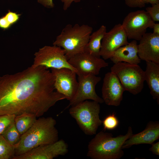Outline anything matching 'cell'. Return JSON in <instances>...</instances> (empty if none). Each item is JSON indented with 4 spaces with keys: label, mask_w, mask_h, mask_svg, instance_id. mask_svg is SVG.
<instances>
[{
    "label": "cell",
    "mask_w": 159,
    "mask_h": 159,
    "mask_svg": "<svg viewBox=\"0 0 159 159\" xmlns=\"http://www.w3.org/2000/svg\"><path fill=\"white\" fill-rule=\"evenodd\" d=\"M54 77L44 67L32 66L0 77V115L24 113L43 115L58 101L66 99L54 91Z\"/></svg>",
    "instance_id": "obj_1"
},
{
    "label": "cell",
    "mask_w": 159,
    "mask_h": 159,
    "mask_svg": "<svg viewBox=\"0 0 159 159\" xmlns=\"http://www.w3.org/2000/svg\"><path fill=\"white\" fill-rule=\"evenodd\" d=\"M53 117H41L37 119L32 126L21 135L14 146V156L24 154L38 147L51 144L58 140V132Z\"/></svg>",
    "instance_id": "obj_2"
},
{
    "label": "cell",
    "mask_w": 159,
    "mask_h": 159,
    "mask_svg": "<svg viewBox=\"0 0 159 159\" xmlns=\"http://www.w3.org/2000/svg\"><path fill=\"white\" fill-rule=\"evenodd\" d=\"M132 134L131 126L125 135L116 137L111 133L100 131L89 142L87 156L92 159H120L124 154L122 145Z\"/></svg>",
    "instance_id": "obj_3"
},
{
    "label": "cell",
    "mask_w": 159,
    "mask_h": 159,
    "mask_svg": "<svg viewBox=\"0 0 159 159\" xmlns=\"http://www.w3.org/2000/svg\"><path fill=\"white\" fill-rule=\"evenodd\" d=\"M92 28L87 24H68L56 37L53 45L62 48L68 60L75 55L84 51Z\"/></svg>",
    "instance_id": "obj_4"
},
{
    "label": "cell",
    "mask_w": 159,
    "mask_h": 159,
    "mask_svg": "<svg viewBox=\"0 0 159 159\" xmlns=\"http://www.w3.org/2000/svg\"><path fill=\"white\" fill-rule=\"evenodd\" d=\"M99 104L95 101L86 100L70 107L69 109L70 115L86 135L96 134L98 128L102 124L99 116Z\"/></svg>",
    "instance_id": "obj_5"
},
{
    "label": "cell",
    "mask_w": 159,
    "mask_h": 159,
    "mask_svg": "<svg viewBox=\"0 0 159 159\" xmlns=\"http://www.w3.org/2000/svg\"><path fill=\"white\" fill-rule=\"evenodd\" d=\"M110 70L117 76L125 91L134 95L142 91L145 81L144 71L138 64L120 62L114 64Z\"/></svg>",
    "instance_id": "obj_6"
},
{
    "label": "cell",
    "mask_w": 159,
    "mask_h": 159,
    "mask_svg": "<svg viewBox=\"0 0 159 159\" xmlns=\"http://www.w3.org/2000/svg\"><path fill=\"white\" fill-rule=\"evenodd\" d=\"M34 56L32 66L33 67L42 66L47 69L67 68L77 73L76 70L68 63L64 50L59 47L54 45L44 46L39 49Z\"/></svg>",
    "instance_id": "obj_7"
},
{
    "label": "cell",
    "mask_w": 159,
    "mask_h": 159,
    "mask_svg": "<svg viewBox=\"0 0 159 159\" xmlns=\"http://www.w3.org/2000/svg\"><path fill=\"white\" fill-rule=\"evenodd\" d=\"M155 23L145 10H138L129 13L121 24L128 39L139 41Z\"/></svg>",
    "instance_id": "obj_8"
},
{
    "label": "cell",
    "mask_w": 159,
    "mask_h": 159,
    "mask_svg": "<svg viewBox=\"0 0 159 159\" xmlns=\"http://www.w3.org/2000/svg\"><path fill=\"white\" fill-rule=\"evenodd\" d=\"M78 76V85L76 93L63 111L87 100L95 101L99 103L104 102L102 98L97 94L95 90L96 86L101 81V77L92 74L79 75Z\"/></svg>",
    "instance_id": "obj_9"
},
{
    "label": "cell",
    "mask_w": 159,
    "mask_h": 159,
    "mask_svg": "<svg viewBox=\"0 0 159 159\" xmlns=\"http://www.w3.org/2000/svg\"><path fill=\"white\" fill-rule=\"evenodd\" d=\"M68 61L76 70L77 75L90 74L97 75L101 68L109 65L103 59L84 51L75 55Z\"/></svg>",
    "instance_id": "obj_10"
},
{
    "label": "cell",
    "mask_w": 159,
    "mask_h": 159,
    "mask_svg": "<svg viewBox=\"0 0 159 159\" xmlns=\"http://www.w3.org/2000/svg\"><path fill=\"white\" fill-rule=\"evenodd\" d=\"M51 69L54 77L55 89L64 95L66 99L70 101L74 96L78 87L76 72L67 68Z\"/></svg>",
    "instance_id": "obj_11"
},
{
    "label": "cell",
    "mask_w": 159,
    "mask_h": 159,
    "mask_svg": "<svg viewBox=\"0 0 159 159\" xmlns=\"http://www.w3.org/2000/svg\"><path fill=\"white\" fill-rule=\"evenodd\" d=\"M127 37L121 24L115 25L105 35L101 43L100 55L104 59H110L114 52L128 43Z\"/></svg>",
    "instance_id": "obj_12"
},
{
    "label": "cell",
    "mask_w": 159,
    "mask_h": 159,
    "mask_svg": "<svg viewBox=\"0 0 159 159\" xmlns=\"http://www.w3.org/2000/svg\"><path fill=\"white\" fill-rule=\"evenodd\" d=\"M125 90L117 76L110 71L104 76L102 88L104 102L110 106H118L123 100Z\"/></svg>",
    "instance_id": "obj_13"
},
{
    "label": "cell",
    "mask_w": 159,
    "mask_h": 159,
    "mask_svg": "<svg viewBox=\"0 0 159 159\" xmlns=\"http://www.w3.org/2000/svg\"><path fill=\"white\" fill-rule=\"evenodd\" d=\"M68 151L67 144L63 140L34 148L20 155L14 156L12 159H52L64 155Z\"/></svg>",
    "instance_id": "obj_14"
},
{
    "label": "cell",
    "mask_w": 159,
    "mask_h": 159,
    "mask_svg": "<svg viewBox=\"0 0 159 159\" xmlns=\"http://www.w3.org/2000/svg\"><path fill=\"white\" fill-rule=\"evenodd\" d=\"M139 41L138 55L140 60L159 64V35L146 33Z\"/></svg>",
    "instance_id": "obj_15"
},
{
    "label": "cell",
    "mask_w": 159,
    "mask_h": 159,
    "mask_svg": "<svg viewBox=\"0 0 159 159\" xmlns=\"http://www.w3.org/2000/svg\"><path fill=\"white\" fill-rule=\"evenodd\" d=\"M159 139V122L150 121L145 129L135 134H132L124 143L122 149L128 148L134 145L151 144Z\"/></svg>",
    "instance_id": "obj_16"
},
{
    "label": "cell",
    "mask_w": 159,
    "mask_h": 159,
    "mask_svg": "<svg viewBox=\"0 0 159 159\" xmlns=\"http://www.w3.org/2000/svg\"><path fill=\"white\" fill-rule=\"evenodd\" d=\"M138 45L137 41L133 40L117 49L110 59L114 64L124 62L138 64L141 60L138 55Z\"/></svg>",
    "instance_id": "obj_17"
},
{
    "label": "cell",
    "mask_w": 159,
    "mask_h": 159,
    "mask_svg": "<svg viewBox=\"0 0 159 159\" xmlns=\"http://www.w3.org/2000/svg\"><path fill=\"white\" fill-rule=\"evenodd\" d=\"M144 71L145 81L147 82L153 98L159 104V64L146 61Z\"/></svg>",
    "instance_id": "obj_18"
},
{
    "label": "cell",
    "mask_w": 159,
    "mask_h": 159,
    "mask_svg": "<svg viewBox=\"0 0 159 159\" xmlns=\"http://www.w3.org/2000/svg\"><path fill=\"white\" fill-rule=\"evenodd\" d=\"M107 32L106 27L103 25L97 30L92 33L84 51L100 57L102 40Z\"/></svg>",
    "instance_id": "obj_19"
},
{
    "label": "cell",
    "mask_w": 159,
    "mask_h": 159,
    "mask_svg": "<svg viewBox=\"0 0 159 159\" xmlns=\"http://www.w3.org/2000/svg\"><path fill=\"white\" fill-rule=\"evenodd\" d=\"M37 117L34 114L24 113L15 116L14 123L18 131L21 135L33 125Z\"/></svg>",
    "instance_id": "obj_20"
},
{
    "label": "cell",
    "mask_w": 159,
    "mask_h": 159,
    "mask_svg": "<svg viewBox=\"0 0 159 159\" xmlns=\"http://www.w3.org/2000/svg\"><path fill=\"white\" fill-rule=\"evenodd\" d=\"M1 135L9 144L14 147L19 141L21 136L14 122L8 126Z\"/></svg>",
    "instance_id": "obj_21"
},
{
    "label": "cell",
    "mask_w": 159,
    "mask_h": 159,
    "mask_svg": "<svg viewBox=\"0 0 159 159\" xmlns=\"http://www.w3.org/2000/svg\"><path fill=\"white\" fill-rule=\"evenodd\" d=\"M14 147L11 145L0 135V159H12L14 156Z\"/></svg>",
    "instance_id": "obj_22"
},
{
    "label": "cell",
    "mask_w": 159,
    "mask_h": 159,
    "mask_svg": "<svg viewBox=\"0 0 159 159\" xmlns=\"http://www.w3.org/2000/svg\"><path fill=\"white\" fill-rule=\"evenodd\" d=\"M103 130H111L116 128L118 126L119 121L115 114L112 113L107 116L102 120Z\"/></svg>",
    "instance_id": "obj_23"
},
{
    "label": "cell",
    "mask_w": 159,
    "mask_h": 159,
    "mask_svg": "<svg viewBox=\"0 0 159 159\" xmlns=\"http://www.w3.org/2000/svg\"><path fill=\"white\" fill-rule=\"evenodd\" d=\"M126 5L130 8L144 7L147 4L151 5L159 3V0H125Z\"/></svg>",
    "instance_id": "obj_24"
},
{
    "label": "cell",
    "mask_w": 159,
    "mask_h": 159,
    "mask_svg": "<svg viewBox=\"0 0 159 159\" xmlns=\"http://www.w3.org/2000/svg\"><path fill=\"white\" fill-rule=\"evenodd\" d=\"M15 117L14 115H0V135L2 134L8 126L14 122Z\"/></svg>",
    "instance_id": "obj_25"
},
{
    "label": "cell",
    "mask_w": 159,
    "mask_h": 159,
    "mask_svg": "<svg viewBox=\"0 0 159 159\" xmlns=\"http://www.w3.org/2000/svg\"><path fill=\"white\" fill-rule=\"evenodd\" d=\"M145 10L153 21H159V3L152 4L151 6L147 7Z\"/></svg>",
    "instance_id": "obj_26"
},
{
    "label": "cell",
    "mask_w": 159,
    "mask_h": 159,
    "mask_svg": "<svg viewBox=\"0 0 159 159\" xmlns=\"http://www.w3.org/2000/svg\"><path fill=\"white\" fill-rule=\"evenodd\" d=\"M20 15V14L9 10L4 16L8 22L11 26L18 21Z\"/></svg>",
    "instance_id": "obj_27"
},
{
    "label": "cell",
    "mask_w": 159,
    "mask_h": 159,
    "mask_svg": "<svg viewBox=\"0 0 159 159\" xmlns=\"http://www.w3.org/2000/svg\"><path fill=\"white\" fill-rule=\"evenodd\" d=\"M63 4V9L64 11L67 10L73 2L78 3L85 0H60Z\"/></svg>",
    "instance_id": "obj_28"
},
{
    "label": "cell",
    "mask_w": 159,
    "mask_h": 159,
    "mask_svg": "<svg viewBox=\"0 0 159 159\" xmlns=\"http://www.w3.org/2000/svg\"><path fill=\"white\" fill-rule=\"evenodd\" d=\"M38 2L44 7L48 8H52L54 6L53 0H37Z\"/></svg>",
    "instance_id": "obj_29"
},
{
    "label": "cell",
    "mask_w": 159,
    "mask_h": 159,
    "mask_svg": "<svg viewBox=\"0 0 159 159\" xmlns=\"http://www.w3.org/2000/svg\"><path fill=\"white\" fill-rule=\"evenodd\" d=\"M11 26L6 21L4 16L0 18V28L4 30L8 29Z\"/></svg>",
    "instance_id": "obj_30"
},
{
    "label": "cell",
    "mask_w": 159,
    "mask_h": 159,
    "mask_svg": "<svg viewBox=\"0 0 159 159\" xmlns=\"http://www.w3.org/2000/svg\"><path fill=\"white\" fill-rule=\"evenodd\" d=\"M152 146L149 149L153 154L157 155H159V142L155 143H153L151 144Z\"/></svg>",
    "instance_id": "obj_31"
},
{
    "label": "cell",
    "mask_w": 159,
    "mask_h": 159,
    "mask_svg": "<svg viewBox=\"0 0 159 159\" xmlns=\"http://www.w3.org/2000/svg\"><path fill=\"white\" fill-rule=\"evenodd\" d=\"M153 34L159 35V23H155L152 28Z\"/></svg>",
    "instance_id": "obj_32"
}]
</instances>
